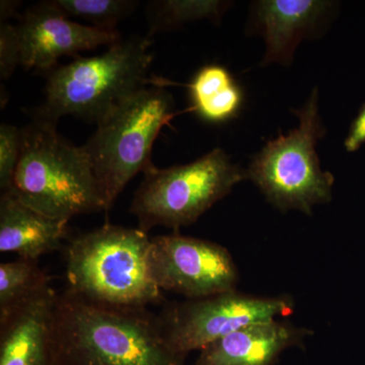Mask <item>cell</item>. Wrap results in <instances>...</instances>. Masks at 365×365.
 <instances>
[{
  "instance_id": "obj_1",
  "label": "cell",
  "mask_w": 365,
  "mask_h": 365,
  "mask_svg": "<svg viewBox=\"0 0 365 365\" xmlns=\"http://www.w3.org/2000/svg\"><path fill=\"white\" fill-rule=\"evenodd\" d=\"M57 365H184L148 309L98 304L64 290L54 314Z\"/></svg>"
},
{
  "instance_id": "obj_2",
  "label": "cell",
  "mask_w": 365,
  "mask_h": 365,
  "mask_svg": "<svg viewBox=\"0 0 365 365\" xmlns=\"http://www.w3.org/2000/svg\"><path fill=\"white\" fill-rule=\"evenodd\" d=\"M150 246L148 232L110 223L74 237L66 249V289L109 306L163 304L151 277Z\"/></svg>"
},
{
  "instance_id": "obj_3",
  "label": "cell",
  "mask_w": 365,
  "mask_h": 365,
  "mask_svg": "<svg viewBox=\"0 0 365 365\" xmlns=\"http://www.w3.org/2000/svg\"><path fill=\"white\" fill-rule=\"evenodd\" d=\"M9 191L49 217L106 211L97 180L83 146L57 133L55 124L35 119L21 129V153Z\"/></svg>"
},
{
  "instance_id": "obj_4",
  "label": "cell",
  "mask_w": 365,
  "mask_h": 365,
  "mask_svg": "<svg viewBox=\"0 0 365 365\" xmlns=\"http://www.w3.org/2000/svg\"><path fill=\"white\" fill-rule=\"evenodd\" d=\"M150 38L132 37L103 54L78 57L48 72L46 101L38 118L56 124L72 115L98 124L137 91L145 88L153 54Z\"/></svg>"
},
{
  "instance_id": "obj_5",
  "label": "cell",
  "mask_w": 365,
  "mask_h": 365,
  "mask_svg": "<svg viewBox=\"0 0 365 365\" xmlns=\"http://www.w3.org/2000/svg\"><path fill=\"white\" fill-rule=\"evenodd\" d=\"M176 115L174 98L155 86L137 91L98 122L83 148L106 211L112 208L131 179L153 167V143Z\"/></svg>"
},
{
  "instance_id": "obj_6",
  "label": "cell",
  "mask_w": 365,
  "mask_h": 365,
  "mask_svg": "<svg viewBox=\"0 0 365 365\" xmlns=\"http://www.w3.org/2000/svg\"><path fill=\"white\" fill-rule=\"evenodd\" d=\"M318 101V88H314L306 104L294 110L299 126L268 141L246 170L247 179L282 212L299 210L312 215L314 206L332 200L335 179L322 170L316 150L326 132Z\"/></svg>"
},
{
  "instance_id": "obj_7",
  "label": "cell",
  "mask_w": 365,
  "mask_h": 365,
  "mask_svg": "<svg viewBox=\"0 0 365 365\" xmlns=\"http://www.w3.org/2000/svg\"><path fill=\"white\" fill-rule=\"evenodd\" d=\"M132 200L130 211L139 230L155 227L179 230L195 223L215 203L247 180L246 170L232 163L220 148L195 162L144 173Z\"/></svg>"
},
{
  "instance_id": "obj_8",
  "label": "cell",
  "mask_w": 365,
  "mask_h": 365,
  "mask_svg": "<svg viewBox=\"0 0 365 365\" xmlns=\"http://www.w3.org/2000/svg\"><path fill=\"white\" fill-rule=\"evenodd\" d=\"M292 295L261 297L237 289L201 299L165 302L157 314L165 344L186 359L239 329L289 316L294 313Z\"/></svg>"
},
{
  "instance_id": "obj_9",
  "label": "cell",
  "mask_w": 365,
  "mask_h": 365,
  "mask_svg": "<svg viewBox=\"0 0 365 365\" xmlns=\"http://www.w3.org/2000/svg\"><path fill=\"white\" fill-rule=\"evenodd\" d=\"M150 268L162 292L186 299L237 289L240 282L239 269L225 247L178 232L151 237Z\"/></svg>"
},
{
  "instance_id": "obj_10",
  "label": "cell",
  "mask_w": 365,
  "mask_h": 365,
  "mask_svg": "<svg viewBox=\"0 0 365 365\" xmlns=\"http://www.w3.org/2000/svg\"><path fill=\"white\" fill-rule=\"evenodd\" d=\"M21 66L26 69L51 71L62 56L112 47L121 42L118 31L85 26L66 18L51 1L36 4L19 19Z\"/></svg>"
},
{
  "instance_id": "obj_11",
  "label": "cell",
  "mask_w": 365,
  "mask_h": 365,
  "mask_svg": "<svg viewBox=\"0 0 365 365\" xmlns=\"http://www.w3.org/2000/svg\"><path fill=\"white\" fill-rule=\"evenodd\" d=\"M313 334L281 319L250 324L199 351L194 365H276L283 353L302 347Z\"/></svg>"
},
{
  "instance_id": "obj_12",
  "label": "cell",
  "mask_w": 365,
  "mask_h": 365,
  "mask_svg": "<svg viewBox=\"0 0 365 365\" xmlns=\"http://www.w3.org/2000/svg\"><path fill=\"white\" fill-rule=\"evenodd\" d=\"M57 297L48 287L0 322V365H57L53 340Z\"/></svg>"
},
{
  "instance_id": "obj_13",
  "label": "cell",
  "mask_w": 365,
  "mask_h": 365,
  "mask_svg": "<svg viewBox=\"0 0 365 365\" xmlns=\"http://www.w3.org/2000/svg\"><path fill=\"white\" fill-rule=\"evenodd\" d=\"M332 4L321 0H263L257 2V26L266 43L262 66L292 62L295 48L316 28Z\"/></svg>"
},
{
  "instance_id": "obj_14",
  "label": "cell",
  "mask_w": 365,
  "mask_h": 365,
  "mask_svg": "<svg viewBox=\"0 0 365 365\" xmlns=\"http://www.w3.org/2000/svg\"><path fill=\"white\" fill-rule=\"evenodd\" d=\"M68 220H56L21 202L13 192L0 197V252L38 261L62 247L68 235Z\"/></svg>"
},
{
  "instance_id": "obj_15",
  "label": "cell",
  "mask_w": 365,
  "mask_h": 365,
  "mask_svg": "<svg viewBox=\"0 0 365 365\" xmlns=\"http://www.w3.org/2000/svg\"><path fill=\"white\" fill-rule=\"evenodd\" d=\"M192 110L209 122H225L237 116L244 95L225 67L207 66L197 72L189 85Z\"/></svg>"
},
{
  "instance_id": "obj_16",
  "label": "cell",
  "mask_w": 365,
  "mask_h": 365,
  "mask_svg": "<svg viewBox=\"0 0 365 365\" xmlns=\"http://www.w3.org/2000/svg\"><path fill=\"white\" fill-rule=\"evenodd\" d=\"M50 287L38 261L19 258L0 264V322Z\"/></svg>"
},
{
  "instance_id": "obj_17",
  "label": "cell",
  "mask_w": 365,
  "mask_h": 365,
  "mask_svg": "<svg viewBox=\"0 0 365 365\" xmlns=\"http://www.w3.org/2000/svg\"><path fill=\"white\" fill-rule=\"evenodd\" d=\"M66 18H78L102 30L116 31L117 24L135 9L138 2L125 0H51Z\"/></svg>"
},
{
  "instance_id": "obj_18",
  "label": "cell",
  "mask_w": 365,
  "mask_h": 365,
  "mask_svg": "<svg viewBox=\"0 0 365 365\" xmlns=\"http://www.w3.org/2000/svg\"><path fill=\"white\" fill-rule=\"evenodd\" d=\"M225 2L222 1H184V0H165L155 4L150 34L167 31L200 19H215L222 14Z\"/></svg>"
},
{
  "instance_id": "obj_19",
  "label": "cell",
  "mask_w": 365,
  "mask_h": 365,
  "mask_svg": "<svg viewBox=\"0 0 365 365\" xmlns=\"http://www.w3.org/2000/svg\"><path fill=\"white\" fill-rule=\"evenodd\" d=\"M21 153V129L6 123L0 126V189L9 191Z\"/></svg>"
},
{
  "instance_id": "obj_20",
  "label": "cell",
  "mask_w": 365,
  "mask_h": 365,
  "mask_svg": "<svg viewBox=\"0 0 365 365\" xmlns=\"http://www.w3.org/2000/svg\"><path fill=\"white\" fill-rule=\"evenodd\" d=\"M21 64V48L16 26L1 21L0 25V78L9 79Z\"/></svg>"
},
{
  "instance_id": "obj_21",
  "label": "cell",
  "mask_w": 365,
  "mask_h": 365,
  "mask_svg": "<svg viewBox=\"0 0 365 365\" xmlns=\"http://www.w3.org/2000/svg\"><path fill=\"white\" fill-rule=\"evenodd\" d=\"M365 143V104L353 120L348 135L344 141L345 150L348 153L359 150L360 146Z\"/></svg>"
},
{
  "instance_id": "obj_22",
  "label": "cell",
  "mask_w": 365,
  "mask_h": 365,
  "mask_svg": "<svg viewBox=\"0 0 365 365\" xmlns=\"http://www.w3.org/2000/svg\"><path fill=\"white\" fill-rule=\"evenodd\" d=\"M0 16H1V21H6L7 19L11 18V16H18L19 19L21 16H19L18 9L20 6V2L19 1H1L0 2Z\"/></svg>"
}]
</instances>
